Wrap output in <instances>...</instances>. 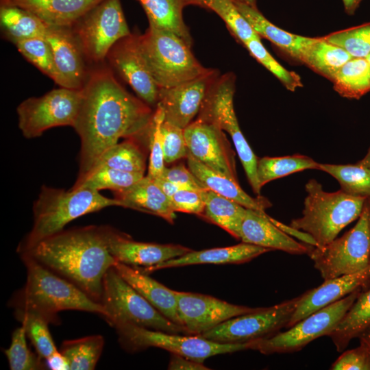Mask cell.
Returning a JSON list of instances; mask_svg holds the SVG:
<instances>
[{
	"label": "cell",
	"instance_id": "cell-1",
	"mask_svg": "<svg viewBox=\"0 0 370 370\" xmlns=\"http://www.w3.org/2000/svg\"><path fill=\"white\" fill-rule=\"evenodd\" d=\"M81 91L73 126L81 140L76 181L84 177L120 138L139 140L147 136L153 114L149 106L119 82L106 62L90 66Z\"/></svg>",
	"mask_w": 370,
	"mask_h": 370
},
{
	"label": "cell",
	"instance_id": "cell-2",
	"mask_svg": "<svg viewBox=\"0 0 370 370\" xmlns=\"http://www.w3.org/2000/svg\"><path fill=\"white\" fill-rule=\"evenodd\" d=\"M19 254L33 258L99 303L103 277L116 262L108 248L105 225L62 230Z\"/></svg>",
	"mask_w": 370,
	"mask_h": 370
},
{
	"label": "cell",
	"instance_id": "cell-3",
	"mask_svg": "<svg viewBox=\"0 0 370 370\" xmlns=\"http://www.w3.org/2000/svg\"><path fill=\"white\" fill-rule=\"evenodd\" d=\"M27 268V280L10 301L14 311L39 317L49 324L60 323L58 312L85 311L105 316L103 306L73 283L54 273L26 255L21 256Z\"/></svg>",
	"mask_w": 370,
	"mask_h": 370
},
{
	"label": "cell",
	"instance_id": "cell-4",
	"mask_svg": "<svg viewBox=\"0 0 370 370\" xmlns=\"http://www.w3.org/2000/svg\"><path fill=\"white\" fill-rule=\"evenodd\" d=\"M114 206L123 207L119 199L106 197L99 191L85 188L66 190L42 186L33 205L32 228L17 251L20 253L28 249L83 215Z\"/></svg>",
	"mask_w": 370,
	"mask_h": 370
},
{
	"label": "cell",
	"instance_id": "cell-5",
	"mask_svg": "<svg viewBox=\"0 0 370 370\" xmlns=\"http://www.w3.org/2000/svg\"><path fill=\"white\" fill-rule=\"evenodd\" d=\"M305 188L307 195L302 217L292 220L289 225L309 234L316 247L330 243L343 228L357 219L367 199L342 190L325 192L314 179H310Z\"/></svg>",
	"mask_w": 370,
	"mask_h": 370
},
{
	"label": "cell",
	"instance_id": "cell-6",
	"mask_svg": "<svg viewBox=\"0 0 370 370\" xmlns=\"http://www.w3.org/2000/svg\"><path fill=\"white\" fill-rule=\"evenodd\" d=\"M142 58L160 88H169L193 79L212 69L203 66L190 46L176 34L149 26L138 35Z\"/></svg>",
	"mask_w": 370,
	"mask_h": 370
},
{
	"label": "cell",
	"instance_id": "cell-7",
	"mask_svg": "<svg viewBox=\"0 0 370 370\" xmlns=\"http://www.w3.org/2000/svg\"><path fill=\"white\" fill-rule=\"evenodd\" d=\"M100 304L105 310L103 318L112 327L121 323L170 333L188 334L186 329L171 321L128 284L114 267L103 279Z\"/></svg>",
	"mask_w": 370,
	"mask_h": 370
},
{
	"label": "cell",
	"instance_id": "cell-8",
	"mask_svg": "<svg viewBox=\"0 0 370 370\" xmlns=\"http://www.w3.org/2000/svg\"><path fill=\"white\" fill-rule=\"evenodd\" d=\"M114 328L119 343L129 352L155 347L203 363L215 355L249 349V342L221 343L197 335L170 333L131 323L119 324Z\"/></svg>",
	"mask_w": 370,
	"mask_h": 370
},
{
	"label": "cell",
	"instance_id": "cell-9",
	"mask_svg": "<svg viewBox=\"0 0 370 370\" xmlns=\"http://www.w3.org/2000/svg\"><path fill=\"white\" fill-rule=\"evenodd\" d=\"M90 66L106 62L113 45L131 34L120 0H101L69 27Z\"/></svg>",
	"mask_w": 370,
	"mask_h": 370
},
{
	"label": "cell",
	"instance_id": "cell-10",
	"mask_svg": "<svg viewBox=\"0 0 370 370\" xmlns=\"http://www.w3.org/2000/svg\"><path fill=\"white\" fill-rule=\"evenodd\" d=\"M234 92L235 75L232 73L219 75L208 91L197 118L217 125L230 134L253 191L260 195L258 158L240 129L234 109Z\"/></svg>",
	"mask_w": 370,
	"mask_h": 370
},
{
	"label": "cell",
	"instance_id": "cell-11",
	"mask_svg": "<svg viewBox=\"0 0 370 370\" xmlns=\"http://www.w3.org/2000/svg\"><path fill=\"white\" fill-rule=\"evenodd\" d=\"M308 256L324 280L360 271L370 264L368 207L365 204L356 224L330 243L312 247Z\"/></svg>",
	"mask_w": 370,
	"mask_h": 370
},
{
	"label": "cell",
	"instance_id": "cell-12",
	"mask_svg": "<svg viewBox=\"0 0 370 370\" xmlns=\"http://www.w3.org/2000/svg\"><path fill=\"white\" fill-rule=\"evenodd\" d=\"M362 289H357L345 297L310 314L285 332L249 342V349L264 354L290 353L303 349L316 338L328 336L352 306Z\"/></svg>",
	"mask_w": 370,
	"mask_h": 370
},
{
	"label": "cell",
	"instance_id": "cell-13",
	"mask_svg": "<svg viewBox=\"0 0 370 370\" xmlns=\"http://www.w3.org/2000/svg\"><path fill=\"white\" fill-rule=\"evenodd\" d=\"M81 98V90L60 87L24 100L16 108L18 125L23 136L34 138L52 127H73Z\"/></svg>",
	"mask_w": 370,
	"mask_h": 370
},
{
	"label": "cell",
	"instance_id": "cell-14",
	"mask_svg": "<svg viewBox=\"0 0 370 370\" xmlns=\"http://www.w3.org/2000/svg\"><path fill=\"white\" fill-rule=\"evenodd\" d=\"M300 298L233 317L199 336L221 343H243L271 336L286 328Z\"/></svg>",
	"mask_w": 370,
	"mask_h": 370
},
{
	"label": "cell",
	"instance_id": "cell-15",
	"mask_svg": "<svg viewBox=\"0 0 370 370\" xmlns=\"http://www.w3.org/2000/svg\"><path fill=\"white\" fill-rule=\"evenodd\" d=\"M177 311L188 334L199 336L233 317L261 308L238 306L212 296L175 291Z\"/></svg>",
	"mask_w": 370,
	"mask_h": 370
},
{
	"label": "cell",
	"instance_id": "cell-16",
	"mask_svg": "<svg viewBox=\"0 0 370 370\" xmlns=\"http://www.w3.org/2000/svg\"><path fill=\"white\" fill-rule=\"evenodd\" d=\"M189 154L209 168L238 182L235 153L217 125L197 118L184 129Z\"/></svg>",
	"mask_w": 370,
	"mask_h": 370
},
{
	"label": "cell",
	"instance_id": "cell-17",
	"mask_svg": "<svg viewBox=\"0 0 370 370\" xmlns=\"http://www.w3.org/2000/svg\"><path fill=\"white\" fill-rule=\"evenodd\" d=\"M106 62L130 85L137 97L150 107L157 106L160 88L142 58L137 34L131 33L117 41L108 52Z\"/></svg>",
	"mask_w": 370,
	"mask_h": 370
},
{
	"label": "cell",
	"instance_id": "cell-18",
	"mask_svg": "<svg viewBox=\"0 0 370 370\" xmlns=\"http://www.w3.org/2000/svg\"><path fill=\"white\" fill-rule=\"evenodd\" d=\"M219 76L216 69L178 85L160 88L157 106L164 114V121L182 129L199 114L211 86Z\"/></svg>",
	"mask_w": 370,
	"mask_h": 370
},
{
	"label": "cell",
	"instance_id": "cell-19",
	"mask_svg": "<svg viewBox=\"0 0 370 370\" xmlns=\"http://www.w3.org/2000/svg\"><path fill=\"white\" fill-rule=\"evenodd\" d=\"M45 38L53 53L57 73L56 83L60 87L81 90L90 66L71 28L48 26Z\"/></svg>",
	"mask_w": 370,
	"mask_h": 370
},
{
	"label": "cell",
	"instance_id": "cell-20",
	"mask_svg": "<svg viewBox=\"0 0 370 370\" xmlns=\"http://www.w3.org/2000/svg\"><path fill=\"white\" fill-rule=\"evenodd\" d=\"M105 232L108 250L116 261L141 271L192 250L180 245L136 241L106 225Z\"/></svg>",
	"mask_w": 370,
	"mask_h": 370
},
{
	"label": "cell",
	"instance_id": "cell-21",
	"mask_svg": "<svg viewBox=\"0 0 370 370\" xmlns=\"http://www.w3.org/2000/svg\"><path fill=\"white\" fill-rule=\"evenodd\" d=\"M370 286V264L351 274L324 280L319 286L301 295L299 301L286 328L317 310L345 297L357 289L365 290Z\"/></svg>",
	"mask_w": 370,
	"mask_h": 370
},
{
	"label": "cell",
	"instance_id": "cell-22",
	"mask_svg": "<svg viewBox=\"0 0 370 370\" xmlns=\"http://www.w3.org/2000/svg\"><path fill=\"white\" fill-rule=\"evenodd\" d=\"M271 219L265 212L247 208L239 240L243 243L292 254H308L313 246L295 241L276 226Z\"/></svg>",
	"mask_w": 370,
	"mask_h": 370
},
{
	"label": "cell",
	"instance_id": "cell-23",
	"mask_svg": "<svg viewBox=\"0 0 370 370\" xmlns=\"http://www.w3.org/2000/svg\"><path fill=\"white\" fill-rule=\"evenodd\" d=\"M273 251L263 247L242 243L225 247L190 251L185 254L160 263L142 271L150 273L158 269L202 264H241Z\"/></svg>",
	"mask_w": 370,
	"mask_h": 370
},
{
	"label": "cell",
	"instance_id": "cell-24",
	"mask_svg": "<svg viewBox=\"0 0 370 370\" xmlns=\"http://www.w3.org/2000/svg\"><path fill=\"white\" fill-rule=\"evenodd\" d=\"M101 0H0V5H15L36 16L46 25L71 27Z\"/></svg>",
	"mask_w": 370,
	"mask_h": 370
},
{
	"label": "cell",
	"instance_id": "cell-25",
	"mask_svg": "<svg viewBox=\"0 0 370 370\" xmlns=\"http://www.w3.org/2000/svg\"><path fill=\"white\" fill-rule=\"evenodd\" d=\"M114 267L121 276L160 313L182 325L175 291L169 288L136 267L119 262Z\"/></svg>",
	"mask_w": 370,
	"mask_h": 370
},
{
	"label": "cell",
	"instance_id": "cell-26",
	"mask_svg": "<svg viewBox=\"0 0 370 370\" xmlns=\"http://www.w3.org/2000/svg\"><path fill=\"white\" fill-rule=\"evenodd\" d=\"M187 163L188 169L206 188L260 212H265V210L271 206L267 198L260 195L257 197L249 196L241 188L238 182L209 168L189 153Z\"/></svg>",
	"mask_w": 370,
	"mask_h": 370
},
{
	"label": "cell",
	"instance_id": "cell-27",
	"mask_svg": "<svg viewBox=\"0 0 370 370\" xmlns=\"http://www.w3.org/2000/svg\"><path fill=\"white\" fill-rule=\"evenodd\" d=\"M114 193L115 198L123 203V208L155 214L171 224L174 223L175 212L171 199L147 175L143 176L128 188Z\"/></svg>",
	"mask_w": 370,
	"mask_h": 370
},
{
	"label": "cell",
	"instance_id": "cell-28",
	"mask_svg": "<svg viewBox=\"0 0 370 370\" xmlns=\"http://www.w3.org/2000/svg\"><path fill=\"white\" fill-rule=\"evenodd\" d=\"M234 2L260 37L267 39L293 58L301 61L304 51L314 38L288 32L271 23L257 8L235 1Z\"/></svg>",
	"mask_w": 370,
	"mask_h": 370
},
{
	"label": "cell",
	"instance_id": "cell-29",
	"mask_svg": "<svg viewBox=\"0 0 370 370\" xmlns=\"http://www.w3.org/2000/svg\"><path fill=\"white\" fill-rule=\"evenodd\" d=\"M143 7L149 26L171 32L192 46L193 40L182 11L186 0H137Z\"/></svg>",
	"mask_w": 370,
	"mask_h": 370
},
{
	"label": "cell",
	"instance_id": "cell-30",
	"mask_svg": "<svg viewBox=\"0 0 370 370\" xmlns=\"http://www.w3.org/2000/svg\"><path fill=\"white\" fill-rule=\"evenodd\" d=\"M352 58L344 49L321 36L314 38L300 62L332 82L341 68Z\"/></svg>",
	"mask_w": 370,
	"mask_h": 370
},
{
	"label": "cell",
	"instance_id": "cell-31",
	"mask_svg": "<svg viewBox=\"0 0 370 370\" xmlns=\"http://www.w3.org/2000/svg\"><path fill=\"white\" fill-rule=\"evenodd\" d=\"M205 208L201 217L240 239V232L247 208L210 189H203Z\"/></svg>",
	"mask_w": 370,
	"mask_h": 370
},
{
	"label": "cell",
	"instance_id": "cell-32",
	"mask_svg": "<svg viewBox=\"0 0 370 370\" xmlns=\"http://www.w3.org/2000/svg\"><path fill=\"white\" fill-rule=\"evenodd\" d=\"M0 26L3 37L13 44L45 38L48 27L32 12L15 5H0Z\"/></svg>",
	"mask_w": 370,
	"mask_h": 370
},
{
	"label": "cell",
	"instance_id": "cell-33",
	"mask_svg": "<svg viewBox=\"0 0 370 370\" xmlns=\"http://www.w3.org/2000/svg\"><path fill=\"white\" fill-rule=\"evenodd\" d=\"M370 327V286L362 290L358 297L328 335L338 352L343 351L350 341L358 337Z\"/></svg>",
	"mask_w": 370,
	"mask_h": 370
},
{
	"label": "cell",
	"instance_id": "cell-34",
	"mask_svg": "<svg viewBox=\"0 0 370 370\" xmlns=\"http://www.w3.org/2000/svg\"><path fill=\"white\" fill-rule=\"evenodd\" d=\"M333 88L341 96L358 99L370 91V64L366 58H352L338 71Z\"/></svg>",
	"mask_w": 370,
	"mask_h": 370
},
{
	"label": "cell",
	"instance_id": "cell-35",
	"mask_svg": "<svg viewBox=\"0 0 370 370\" xmlns=\"http://www.w3.org/2000/svg\"><path fill=\"white\" fill-rule=\"evenodd\" d=\"M137 141V139L127 138L113 145L102 155L93 168L103 166L130 173L145 174L146 156Z\"/></svg>",
	"mask_w": 370,
	"mask_h": 370
},
{
	"label": "cell",
	"instance_id": "cell-36",
	"mask_svg": "<svg viewBox=\"0 0 370 370\" xmlns=\"http://www.w3.org/2000/svg\"><path fill=\"white\" fill-rule=\"evenodd\" d=\"M306 169H319V163L300 154L258 158L257 176L261 187L272 180Z\"/></svg>",
	"mask_w": 370,
	"mask_h": 370
},
{
	"label": "cell",
	"instance_id": "cell-37",
	"mask_svg": "<svg viewBox=\"0 0 370 370\" xmlns=\"http://www.w3.org/2000/svg\"><path fill=\"white\" fill-rule=\"evenodd\" d=\"M103 345L102 336L92 335L64 341L60 352L67 359L70 370H92L101 356Z\"/></svg>",
	"mask_w": 370,
	"mask_h": 370
},
{
	"label": "cell",
	"instance_id": "cell-38",
	"mask_svg": "<svg viewBox=\"0 0 370 370\" xmlns=\"http://www.w3.org/2000/svg\"><path fill=\"white\" fill-rule=\"evenodd\" d=\"M144 174L130 173L112 168L98 166L84 177L76 181L71 188H89L97 191L110 189L119 192L128 188L140 180Z\"/></svg>",
	"mask_w": 370,
	"mask_h": 370
},
{
	"label": "cell",
	"instance_id": "cell-39",
	"mask_svg": "<svg viewBox=\"0 0 370 370\" xmlns=\"http://www.w3.org/2000/svg\"><path fill=\"white\" fill-rule=\"evenodd\" d=\"M334 177L347 194L370 199V169L355 164L319 163V169Z\"/></svg>",
	"mask_w": 370,
	"mask_h": 370
},
{
	"label": "cell",
	"instance_id": "cell-40",
	"mask_svg": "<svg viewBox=\"0 0 370 370\" xmlns=\"http://www.w3.org/2000/svg\"><path fill=\"white\" fill-rule=\"evenodd\" d=\"M323 37L344 49L353 58H367L370 55V21Z\"/></svg>",
	"mask_w": 370,
	"mask_h": 370
},
{
	"label": "cell",
	"instance_id": "cell-41",
	"mask_svg": "<svg viewBox=\"0 0 370 370\" xmlns=\"http://www.w3.org/2000/svg\"><path fill=\"white\" fill-rule=\"evenodd\" d=\"M209 10L222 18L232 34L243 45L252 39L260 38L238 10L233 0H214Z\"/></svg>",
	"mask_w": 370,
	"mask_h": 370
},
{
	"label": "cell",
	"instance_id": "cell-42",
	"mask_svg": "<svg viewBox=\"0 0 370 370\" xmlns=\"http://www.w3.org/2000/svg\"><path fill=\"white\" fill-rule=\"evenodd\" d=\"M18 51L40 72L55 82L57 73L49 44L43 37L18 41L14 44Z\"/></svg>",
	"mask_w": 370,
	"mask_h": 370
},
{
	"label": "cell",
	"instance_id": "cell-43",
	"mask_svg": "<svg viewBox=\"0 0 370 370\" xmlns=\"http://www.w3.org/2000/svg\"><path fill=\"white\" fill-rule=\"evenodd\" d=\"M244 46L250 55L277 77L288 90L294 92L303 86L301 77L282 66L265 49L260 38L252 39Z\"/></svg>",
	"mask_w": 370,
	"mask_h": 370
},
{
	"label": "cell",
	"instance_id": "cell-44",
	"mask_svg": "<svg viewBox=\"0 0 370 370\" xmlns=\"http://www.w3.org/2000/svg\"><path fill=\"white\" fill-rule=\"evenodd\" d=\"M26 332L23 325L14 330L10 347L4 350L11 370L43 369L45 362L38 354L33 353L27 344Z\"/></svg>",
	"mask_w": 370,
	"mask_h": 370
},
{
	"label": "cell",
	"instance_id": "cell-45",
	"mask_svg": "<svg viewBox=\"0 0 370 370\" xmlns=\"http://www.w3.org/2000/svg\"><path fill=\"white\" fill-rule=\"evenodd\" d=\"M14 314L24 327L27 336L42 359L45 360L58 351L48 328L49 323L46 321L21 311H14Z\"/></svg>",
	"mask_w": 370,
	"mask_h": 370
},
{
	"label": "cell",
	"instance_id": "cell-46",
	"mask_svg": "<svg viewBox=\"0 0 370 370\" xmlns=\"http://www.w3.org/2000/svg\"><path fill=\"white\" fill-rule=\"evenodd\" d=\"M164 114L160 106L156 107L148 130L149 158L147 176L151 179L159 177L165 168L162 147V125Z\"/></svg>",
	"mask_w": 370,
	"mask_h": 370
},
{
	"label": "cell",
	"instance_id": "cell-47",
	"mask_svg": "<svg viewBox=\"0 0 370 370\" xmlns=\"http://www.w3.org/2000/svg\"><path fill=\"white\" fill-rule=\"evenodd\" d=\"M162 135L165 163L187 158L189 151L184 129L164 121L162 125Z\"/></svg>",
	"mask_w": 370,
	"mask_h": 370
},
{
	"label": "cell",
	"instance_id": "cell-48",
	"mask_svg": "<svg viewBox=\"0 0 370 370\" xmlns=\"http://www.w3.org/2000/svg\"><path fill=\"white\" fill-rule=\"evenodd\" d=\"M333 370H370V347L363 343L344 352L332 364Z\"/></svg>",
	"mask_w": 370,
	"mask_h": 370
},
{
	"label": "cell",
	"instance_id": "cell-49",
	"mask_svg": "<svg viewBox=\"0 0 370 370\" xmlns=\"http://www.w3.org/2000/svg\"><path fill=\"white\" fill-rule=\"evenodd\" d=\"M201 190L188 188L179 190L170 199L173 210L201 216L205 208Z\"/></svg>",
	"mask_w": 370,
	"mask_h": 370
},
{
	"label": "cell",
	"instance_id": "cell-50",
	"mask_svg": "<svg viewBox=\"0 0 370 370\" xmlns=\"http://www.w3.org/2000/svg\"><path fill=\"white\" fill-rule=\"evenodd\" d=\"M160 177L175 183L184 188L206 189L190 170L183 164H178L171 168L165 167Z\"/></svg>",
	"mask_w": 370,
	"mask_h": 370
},
{
	"label": "cell",
	"instance_id": "cell-51",
	"mask_svg": "<svg viewBox=\"0 0 370 370\" xmlns=\"http://www.w3.org/2000/svg\"><path fill=\"white\" fill-rule=\"evenodd\" d=\"M167 369L171 370L210 369L201 362L175 354H171Z\"/></svg>",
	"mask_w": 370,
	"mask_h": 370
},
{
	"label": "cell",
	"instance_id": "cell-52",
	"mask_svg": "<svg viewBox=\"0 0 370 370\" xmlns=\"http://www.w3.org/2000/svg\"><path fill=\"white\" fill-rule=\"evenodd\" d=\"M45 367L51 370H70L67 359L60 352H56L45 359Z\"/></svg>",
	"mask_w": 370,
	"mask_h": 370
},
{
	"label": "cell",
	"instance_id": "cell-53",
	"mask_svg": "<svg viewBox=\"0 0 370 370\" xmlns=\"http://www.w3.org/2000/svg\"><path fill=\"white\" fill-rule=\"evenodd\" d=\"M161 190L171 199L179 190L184 188L182 186L160 177L153 179Z\"/></svg>",
	"mask_w": 370,
	"mask_h": 370
},
{
	"label": "cell",
	"instance_id": "cell-54",
	"mask_svg": "<svg viewBox=\"0 0 370 370\" xmlns=\"http://www.w3.org/2000/svg\"><path fill=\"white\" fill-rule=\"evenodd\" d=\"M363 0H342L344 10L348 15L355 14Z\"/></svg>",
	"mask_w": 370,
	"mask_h": 370
},
{
	"label": "cell",
	"instance_id": "cell-55",
	"mask_svg": "<svg viewBox=\"0 0 370 370\" xmlns=\"http://www.w3.org/2000/svg\"><path fill=\"white\" fill-rule=\"evenodd\" d=\"M214 1V0H186V5H194L209 10L210 5Z\"/></svg>",
	"mask_w": 370,
	"mask_h": 370
},
{
	"label": "cell",
	"instance_id": "cell-56",
	"mask_svg": "<svg viewBox=\"0 0 370 370\" xmlns=\"http://www.w3.org/2000/svg\"><path fill=\"white\" fill-rule=\"evenodd\" d=\"M358 338H360V343H363L370 347V327L362 332Z\"/></svg>",
	"mask_w": 370,
	"mask_h": 370
},
{
	"label": "cell",
	"instance_id": "cell-57",
	"mask_svg": "<svg viewBox=\"0 0 370 370\" xmlns=\"http://www.w3.org/2000/svg\"><path fill=\"white\" fill-rule=\"evenodd\" d=\"M358 164L370 169V147L365 157L357 162Z\"/></svg>",
	"mask_w": 370,
	"mask_h": 370
},
{
	"label": "cell",
	"instance_id": "cell-58",
	"mask_svg": "<svg viewBox=\"0 0 370 370\" xmlns=\"http://www.w3.org/2000/svg\"><path fill=\"white\" fill-rule=\"evenodd\" d=\"M234 1L245 3L253 8H257L256 0H234Z\"/></svg>",
	"mask_w": 370,
	"mask_h": 370
},
{
	"label": "cell",
	"instance_id": "cell-59",
	"mask_svg": "<svg viewBox=\"0 0 370 370\" xmlns=\"http://www.w3.org/2000/svg\"><path fill=\"white\" fill-rule=\"evenodd\" d=\"M366 204L368 207V224H369V236H370V199H366Z\"/></svg>",
	"mask_w": 370,
	"mask_h": 370
},
{
	"label": "cell",
	"instance_id": "cell-60",
	"mask_svg": "<svg viewBox=\"0 0 370 370\" xmlns=\"http://www.w3.org/2000/svg\"><path fill=\"white\" fill-rule=\"evenodd\" d=\"M366 58L367 59L368 62H369V64H370V55L368 56Z\"/></svg>",
	"mask_w": 370,
	"mask_h": 370
}]
</instances>
